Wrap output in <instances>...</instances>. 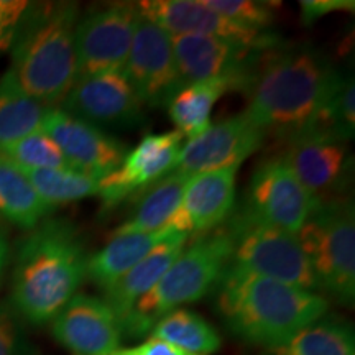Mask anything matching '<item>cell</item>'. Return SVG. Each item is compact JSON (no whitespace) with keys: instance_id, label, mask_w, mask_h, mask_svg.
<instances>
[{"instance_id":"cell-1","label":"cell","mask_w":355,"mask_h":355,"mask_svg":"<svg viewBox=\"0 0 355 355\" xmlns=\"http://www.w3.org/2000/svg\"><path fill=\"white\" fill-rule=\"evenodd\" d=\"M340 78L319 51L278 44L257 60L243 114L266 135L286 140L313 122Z\"/></svg>"},{"instance_id":"cell-2","label":"cell","mask_w":355,"mask_h":355,"mask_svg":"<svg viewBox=\"0 0 355 355\" xmlns=\"http://www.w3.org/2000/svg\"><path fill=\"white\" fill-rule=\"evenodd\" d=\"M89 254L73 222L46 217L19 242L10 306L24 322L44 326L69 303L87 278Z\"/></svg>"},{"instance_id":"cell-3","label":"cell","mask_w":355,"mask_h":355,"mask_svg":"<svg viewBox=\"0 0 355 355\" xmlns=\"http://www.w3.org/2000/svg\"><path fill=\"white\" fill-rule=\"evenodd\" d=\"M212 291L225 327L239 339L266 350L286 343L329 309V300L321 293L229 265Z\"/></svg>"},{"instance_id":"cell-4","label":"cell","mask_w":355,"mask_h":355,"mask_svg":"<svg viewBox=\"0 0 355 355\" xmlns=\"http://www.w3.org/2000/svg\"><path fill=\"white\" fill-rule=\"evenodd\" d=\"M78 3H28L13 37L8 73L25 94L56 107L78 79Z\"/></svg>"},{"instance_id":"cell-5","label":"cell","mask_w":355,"mask_h":355,"mask_svg":"<svg viewBox=\"0 0 355 355\" xmlns=\"http://www.w3.org/2000/svg\"><path fill=\"white\" fill-rule=\"evenodd\" d=\"M232 241L224 225L209 234L198 235L186 243L155 286L121 322L125 339H145L158 319L186 304L196 303L214 290L220 275L227 268Z\"/></svg>"},{"instance_id":"cell-6","label":"cell","mask_w":355,"mask_h":355,"mask_svg":"<svg viewBox=\"0 0 355 355\" xmlns=\"http://www.w3.org/2000/svg\"><path fill=\"white\" fill-rule=\"evenodd\" d=\"M313 268L319 293L339 304L355 300V214L352 199L314 202L313 211L296 234Z\"/></svg>"},{"instance_id":"cell-7","label":"cell","mask_w":355,"mask_h":355,"mask_svg":"<svg viewBox=\"0 0 355 355\" xmlns=\"http://www.w3.org/2000/svg\"><path fill=\"white\" fill-rule=\"evenodd\" d=\"M232 241L229 266L319 293L308 259L295 234L266 225L239 209L224 224Z\"/></svg>"},{"instance_id":"cell-8","label":"cell","mask_w":355,"mask_h":355,"mask_svg":"<svg viewBox=\"0 0 355 355\" xmlns=\"http://www.w3.org/2000/svg\"><path fill=\"white\" fill-rule=\"evenodd\" d=\"M140 10L137 3H109L79 17L76 25L78 78L121 71L125 66Z\"/></svg>"},{"instance_id":"cell-9","label":"cell","mask_w":355,"mask_h":355,"mask_svg":"<svg viewBox=\"0 0 355 355\" xmlns=\"http://www.w3.org/2000/svg\"><path fill=\"white\" fill-rule=\"evenodd\" d=\"M314 206L282 155L263 159L252 173L242 209L254 219L285 232L298 234Z\"/></svg>"},{"instance_id":"cell-10","label":"cell","mask_w":355,"mask_h":355,"mask_svg":"<svg viewBox=\"0 0 355 355\" xmlns=\"http://www.w3.org/2000/svg\"><path fill=\"white\" fill-rule=\"evenodd\" d=\"M122 71L141 104L150 109L168 107L173 96L183 87L173 53L171 35L144 15L137 20Z\"/></svg>"},{"instance_id":"cell-11","label":"cell","mask_w":355,"mask_h":355,"mask_svg":"<svg viewBox=\"0 0 355 355\" xmlns=\"http://www.w3.org/2000/svg\"><path fill=\"white\" fill-rule=\"evenodd\" d=\"M145 105L123 71L78 78L60 109L92 125L139 128L145 123Z\"/></svg>"},{"instance_id":"cell-12","label":"cell","mask_w":355,"mask_h":355,"mask_svg":"<svg viewBox=\"0 0 355 355\" xmlns=\"http://www.w3.org/2000/svg\"><path fill=\"white\" fill-rule=\"evenodd\" d=\"M183 146L180 132L148 133L135 148L128 150L115 171L99 181L102 209L112 211L119 204L137 198L175 170Z\"/></svg>"},{"instance_id":"cell-13","label":"cell","mask_w":355,"mask_h":355,"mask_svg":"<svg viewBox=\"0 0 355 355\" xmlns=\"http://www.w3.org/2000/svg\"><path fill=\"white\" fill-rule=\"evenodd\" d=\"M42 130L60 146L69 168L97 181L117 170L128 152L121 140L60 107L46 110Z\"/></svg>"},{"instance_id":"cell-14","label":"cell","mask_w":355,"mask_h":355,"mask_svg":"<svg viewBox=\"0 0 355 355\" xmlns=\"http://www.w3.org/2000/svg\"><path fill=\"white\" fill-rule=\"evenodd\" d=\"M266 133L245 114L211 123L202 133L183 144L175 170L186 175H198L239 168L263 145Z\"/></svg>"},{"instance_id":"cell-15","label":"cell","mask_w":355,"mask_h":355,"mask_svg":"<svg viewBox=\"0 0 355 355\" xmlns=\"http://www.w3.org/2000/svg\"><path fill=\"white\" fill-rule=\"evenodd\" d=\"M140 15L162 26L171 37L180 35H209L241 43L255 51L278 46L273 33L247 28L212 10L202 0H146L139 2Z\"/></svg>"},{"instance_id":"cell-16","label":"cell","mask_w":355,"mask_h":355,"mask_svg":"<svg viewBox=\"0 0 355 355\" xmlns=\"http://www.w3.org/2000/svg\"><path fill=\"white\" fill-rule=\"evenodd\" d=\"M282 153L314 202L345 198L352 157L347 144L316 135H295L285 140Z\"/></svg>"},{"instance_id":"cell-17","label":"cell","mask_w":355,"mask_h":355,"mask_svg":"<svg viewBox=\"0 0 355 355\" xmlns=\"http://www.w3.org/2000/svg\"><path fill=\"white\" fill-rule=\"evenodd\" d=\"M51 334L71 355H109L122 347V327L104 298L78 293L53 319Z\"/></svg>"},{"instance_id":"cell-18","label":"cell","mask_w":355,"mask_h":355,"mask_svg":"<svg viewBox=\"0 0 355 355\" xmlns=\"http://www.w3.org/2000/svg\"><path fill=\"white\" fill-rule=\"evenodd\" d=\"M171 44L183 86L220 76L252 78L257 60L263 53L209 35L171 37Z\"/></svg>"},{"instance_id":"cell-19","label":"cell","mask_w":355,"mask_h":355,"mask_svg":"<svg viewBox=\"0 0 355 355\" xmlns=\"http://www.w3.org/2000/svg\"><path fill=\"white\" fill-rule=\"evenodd\" d=\"M237 171L225 168L191 175L170 230L198 237L224 225L234 209Z\"/></svg>"},{"instance_id":"cell-20","label":"cell","mask_w":355,"mask_h":355,"mask_svg":"<svg viewBox=\"0 0 355 355\" xmlns=\"http://www.w3.org/2000/svg\"><path fill=\"white\" fill-rule=\"evenodd\" d=\"M188 241L189 235L181 232L168 235L165 241L158 243L139 263L104 291V301L112 308L119 322L127 318L141 296L152 290L171 261L183 252Z\"/></svg>"},{"instance_id":"cell-21","label":"cell","mask_w":355,"mask_h":355,"mask_svg":"<svg viewBox=\"0 0 355 355\" xmlns=\"http://www.w3.org/2000/svg\"><path fill=\"white\" fill-rule=\"evenodd\" d=\"M250 83L245 76H220L188 84L173 96L168 114L183 139H194L211 125L212 109L227 92L243 91Z\"/></svg>"},{"instance_id":"cell-22","label":"cell","mask_w":355,"mask_h":355,"mask_svg":"<svg viewBox=\"0 0 355 355\" xmlns=\"http://www.w3.org/2000/svg\"><path fill=\"white\" fill-rule=\"evenodd\" d=\"M189 176L175 170L157 181L152 188L139 194L135 211L114 230L112 235L155 234L170 230V224L180 207Z\"/></svg>"},{"instance_id":"cell-23","label":"cell","mask_w":355,"mask_h":355,"mask_svg":"<svg viewBox=\"0 0 355 355\" xmlns=\"http://www.w3.org/2000/svg\"><path fill=\"white\" fill-rule=\"evenodd\" d=\"M173 232L175 230L112 235L107 245L102 247L96 254L89 255L87 279L105 291Z\"/></svg>"},{"instance_id":"cell-24","label":"cell","mask_w":355,"mask_h":355,"mask_svg":"<svg viewBox=\"0 0 355 355\" xmlns=\"http://www.w3.org/2000/svg\"><path fill=\"white\" fill-rule=\"evenodd\" d=\"M55 211L35 191L19 166L0 157V217L32 230Z\"/></svg>"},{"instance_id":"cell-25","label":"cell","mask_w":355,"mask_h":355,"mask_svg":"<svg viewBox=\"0 0 355 355\" xmlns=\"http://www.w3.org/2000/svg\"><path fill=\"white\" fill-rule=\"evenodd\" d=\"M266 352L268 355H355L354 329L344 319L326 314Z\"/></svg>"},{"instance_id":"cell-26","label":"cell","mask_w":355,"mask_h":355,"mask_svg":"<svg viewBox=\"0 0 355 355\" xmlns=\"http://www.w3.org/2000/svg\"><path fill=\"white\" fill-rule=\"evenodd\" d=\"M150 336L193 355H214L222 345L216 327L188 308H178L158 319Z\"/></svg>"},{"instance_id":"cell-27","label":"cell","mask_w":355,"mask_h":355,"mask_svg":"<svg viewBox=\"0 0 355 355\" xmlns=\"http://www.w3.org/2000/svg\"><path fill=\"white\" fill-rule=\"evenodd\" d=\"M44 107L21 91L12 74L0 78V150L30 133L42 130Z\"/></svg>"},{"instance_id":"cell-28","label":"cell","mask_w":355,"mask_h":355,"mask_svg":"<svg viewBox=\"0 0 355 355\" xmlns=\"http://www.w3.org/2000/svg\"><path fill=\"white\" fill-rule=\"evenodd\" d=\"M24 173L38 196L53 209L61 204L76 202L99 194V181L73 168L28 170Z\"/></svg>"},{"instance_id":"cell-29","label":"cell","mask_w":355,"mask_h":355,"mask_svg":"<svg viewBox=\"0 0 355 355\" xmlns=\"http://www.w3.org/2000/svg\"><path fill=\"white\" fill-rule=\"evenodd\" d=\"M0 157L19 166L20 170H50L69 168L60 146L43 130L33 132L0 150Z\"/></svg>"},{"instance_id":"cell-30","label":"cell","mask_w":355,"mask_h":355,"mask_svg":"<svg viewBox=\"0 0 355 355\" xmlns=\"http://www.w3.org/2000/svg\"><path fill=\"white\" fill-rule=\"evenodd\" d=\"M207 7L247 28L268 32L275 20V7L270 2L255 0H202Z\"/></svg>"},{"instance_id":"cell-31","label":"cell","mask_w":355,"mask_h":355,"mask_svg":"<svg viewBox=\"0 0 355 355\" xmlns=\"http://www.w3.org/2000/svg\"><path fill=\"white\" fill-rule=\"evenodd\" d=\"M0 355H33L24 321L10 303L0 301Z\"/></svg>"},{"instance_id":"cell-32","label":"cell","mask_w":355,"mask_h":355,"mask_svg":"<svg viewBox=\"0 0 355 355\" xmlns=\"http://www.w3.org/2000/svg\"><path fill=\"white\" fill-rule=\"evenodd\" d=\"M26 7L28 2L21 0H0V51L10 50Z\"/></svg>"},{"instance_id":"cell-33","label":"cell","mask_w":355,"mask_h":355,"mask_svg":"<svg viewBox=\"0 0 355 355\" xmlns=\"http://www.w3.org/2000/svg\"><path fill=\"white\" fill-rule=\"evenodd\" d=\"M301 20L304 25H313L322 17L337 12H354V0H301Z\"/></svg>"},{"instance_id":"cell-34","label":"cell","mask_w":355,"mask_h":355,"mask_svg":"<svg viewBox=\"0 0 355 355\" xmlns=\"http://www.w3.org/2000/svg\"><path fill=\"white\" fill-rule=\"evenodd\" d=\"M109 355H193L184 352V350L175 347V345L165 343V340L157 339V337L148 336L144 340L130 347H119Z\"/></svg>"},{"instance_id":"cell-35","label":"cell","mask_w":355,"mask_h":355,"mask_svg":"<svg viewBox=\"0 0 355 355\" xmlns=\"http://www.w3.org/2000/svg\"><path fill=\"white\" fill-rule=\"evenodd\" d=\"M8 254H10V250H8L7 237L6 234H3L2 227H0V277H2L3 270H6V266L8 263Z\"/></svg>"}]
</instances>
